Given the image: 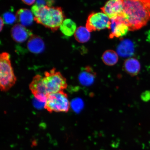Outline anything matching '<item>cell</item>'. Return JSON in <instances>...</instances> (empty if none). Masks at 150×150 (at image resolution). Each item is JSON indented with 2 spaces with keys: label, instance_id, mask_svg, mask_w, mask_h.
Instances as JSON below:
<instances>
[{
  "label": "cell",
  "instance_id": "603a6c76",
  "mask_svg": "<svg viewBox=\"0 0 150 150\" xmlns=\"http://www.w3.org/2000/svg\"><path fill=\"white\" fill-rule=\"evenodd\" d=\"M4 21L3 20V19L1 17V31L2 30L4 25Z\"/></svg>",
  "mask_w": 150,
  "mask_h": 150
},
{
  "label": "cell",
  "instance_id": "7402d4cb",
  "mask_svg": "<svg viewBox=\"0 0 150 150\" xmlns=\"http://www.w3.org/2000/svg\"><path fill=\"white\" fill-rule=\"evenodd\" d=\"M22 1L26 4L31 5L35 2V0H22Z\"/></svg>",
  "mask_w": 150,
  "mask_h": 150
},
{
  "label": "cell",
  "instance_id": "8fae6325",
  "mask_svg": "<svg viewBox=\"0 0 150 150\" xmlns=\"http://www.w3.org/2000/svg\"><path fill=\"white\" fill-rule=\"evenodd\" d=\"M96 75L92 67L87 66L82 69L79 76V80L82 85L89 86L94 82Z\"/></svg>",
  "mask_w": 150,
  "mask_h": 150
},
{
  "label": "cell",
  "instance_id": "9a60e30c",
  "mask_svg": "<svg viewBox=\"0 0 150 150\" xmlns=\"http://www.w3.org/2000/svg\"><path fill=\"white\" fill-rule=\"evenodd\" d=\"M124 70L130 76H137L141 69L140 63L137 59L134 58H130L125 61L123 65Z\"/></svg>",
  "mask_w": 150,
  "mask_h": 150
},
{
  "label": "cell",
  "instance_id": "ac0fdd59",
  "mask_svg": "<svg viewBox=\"0 0 150 150\" xmlns=\"http://www.w3.org/2000/svg\"><path fill=\"white\" fill-rule=\"evenodd\" d=\"M74 36L78 42L83 43L88 42L91 35L90 32L86 27L80 26L76 29Z\"/></svg>",
  "mask_w": 150,
  "mask_h": 150
},
{
  "label": "cell",
  "instance_id": "7a4b0ae2",
  "mask_svg": "<svg viewBox=\"0 0 150 150\" xmlns=\"http://www.w3.org/2000/svg\"><path fill=\"white\" fill-rule=\"evenodd\" d=\"M34 20L52 31H57L64 20L65 16L60 7H51L37 4L32 7Z\"/></svg>",
  "mask_w": 150,
  "mask_h": 150
},
{
  "label": "cell",
  "instance_id": "ba28073f",
  "mask_svg": "<svg viewBox=\"0 0 150 150\" xmlns=\"http://www.w3.org/2000/svg\"><path fill=\"white\" fill-rule=\"evenodd\" d=\"M100 9L110 20L117 18L122 15V0H108Z\"/></svg>",
  "mask_w": 150,
  "mask_h": 150
},
{
  "label": "cell",
  "instance_id": "d6986e66",
  "mask_svg": "<svg viewBox=\"0 0 150 150\" xmlns=\"http://www.w3.org/2000/svg\"><path fill=\"white\" fill-rule=\"evenodd\" d=\"M3 19L5 23L7 24H12L16 20V16L12 13L7 12L4 14Z\"/></svg>",
  "mask_w": 150,
  "mask_h": 150
},
{
  "label": "cell",
  "instance_id": "3957f363",
  "mask_svg": "<svg viewBox=\"0 0 150 150\" xmlns=\"http://www.w3.org/2000/svg\"><path fill=\"white\" fill-rule=\"evenodd\" d=\"M17 78L11 64L10 56L7 52L0 55V88L1 91L6 92L16 84Z\"/></svg>",
  "mask_w": 150,
  "mask_h": 150
},
{
  "label": "cell",
  "instance_id": "6da1fadb",
  "mask_svg": "<svg viewBox=\"0 0 150 150\" xmlns=\"http://www.w3.org/2000/svg\"><path fill=\"white\" fill-rule=\"evenodd\" d=\"M123 12L121 16L129 31L139 30L150 19V0H122Z\"/></svg>",
  "mask_w": 150,
  "mask_h": 150
},
{
  "label": "cell",
  "instance_id": "ffe728a7",
  "mask_svg": "<svg viewBox=\"0 0 150 150\" xmlns=\"http://www.w3.org/2000/svg\"><path fill=\"white\" fill-rule=\"evenodd\" d=\"M73 108L75 111L79 112L83 107V103L81 99L78 98L73 101Z\"/></svg>",
  "mask_w": 150,
  "mask_h": 150
},
{
  "label": "cell",
  "instance_id": "2e32d148",
  "mask_svg": "<svg viewBox=\"0 0 150 150\" xmlns=\"http://www.w3.org/2000/svg\"><path fill=\"white\" fill-rule=\"evenodd\" d=\"M61 32L65 36L70 37L74 35L76 30V23L70 19H66L60 27Z\"/></svg>",
  "mask_w": 150,
  "mask_h": 150
},
{
  "label": "cell",
  "instance_id": "5b68a950",
  "mask_svg": "<svg viewBox=\"0 0 150 150\" xmlns=\"http://www.w3.org/2000/svg\"><path fill=\"white\" fill-rule=\"evenodd\" d=\"M43 81L48 94L64 91L67 87L66 79L55 68L44 73Z\"/></svg>",
  "mask_w": 150,
  "mask_h": 150
},
{
  "label": "cell",
  "instance_id": "7c38bea8",
  "mask_svg": "<svg viewBox=\"0 0 150 150\" xmlns=\"http://www.w3.org/2000/svg\"><path fill=\"white\" fill-rule=\"evenodd\" d=\"M134 43L129 39H123L120 42L117 48L118 55L121 57H130L134 53Z\"/></svg>",
  "mask_w": 150,
  "mask_h": 150
},
{
  "label": "cell",
  "instance_id": "277c9868",
  "mask_svg": "<svg viewBox=\"0 0 150 150\" xmlns=\"http://www.w3.org/2000/svg\"><path fill=\"white\" fill-rule=\"evenodd\" d=\"M70 107L68 95L64 91L48 94L44 108L50 113L67 112Z\"/></svg>",
  "mask_w": 150,
  "mask_h": 150
},
{
  "label": "cell",
  "instance_id": "5bb4252c",
  "mask_svg": "<svg viewBox=\"0 0 150 150\" xmlns=\"http://www.w3.org/2000/svg\"><path fill=\"white\" fill-rule=\"evenodd\" d=\"M16 20L20 24L24 27L30 25L34 20L33 12L28 9H19L16 12Z\"/></svg>",
  "mask_w": 150,
  "mask_h": 150
},
{
  "label": "cell",
  "instance_id": "4fadbf2b",
  "mask_svg": "<svg viewBox=\"0 0 150 150\" xmlns=\"http://www.w3.org/2000/svg\"><path fill=\"white\" fill-rule=\"evenodd\" d=\"M27 47L28 50L33 53H40L45 49L44 42L40 37L33 35L28 41Z\"/></svg>",
  "mask_w": 150,
  "mask_h": 150
},
{
  "label": "cell",
  "instance_id": "30bf717a",
  "mask_svg": "<svg viewBox=\"0 0 150 150\" xmlns=\"http://www.w3.org/2000/svg\"><path fill=\"white\" fill-rule=\"evenodd\" d=\"M11 34L15 42L19 43L25 42L33 35L31 30L20 24H16L12 27Z\"/></svg>",
  "mask_w": 150,
  "mask_h": 150
},
{
  "label": "cell",
  "instance_id": "8992f818",
  "mask_svg": "<svg viewBox=\"0 0 150 150\" xmlns=\"http://www.w3.org/2000/svg\"><path fill=\"white\" fill-rule=\"evenodd\" d=\"M111 21L108 17L104 13L93 12L88 17L86 27L91 32L107 29H110Z\"/></svg>",
  "mask_w": 150,
  "mask_h": 150
},
{
  "label": "cell",
  "instance_id": "44dd1931",
  "mask_svg": "<svg viewBox=\"0 0 150 150\" xmlns=\"http://www.w3.org/2000/svg\"><path fill=\"white\" fill-rule=\"evenodd\" d=\"M141 98L142 100L147 102L150 99V92L149 91H145L142 94Z\"/></svg>",
  "mask_w": 150,
  "mask_h": 150
},
{
  "label": "cell",
  "instance_id": "e0dca14e",
  "mask_svg": "<svg viewBox=\"0 0 150 150\" xmlns=\"http://www.w3.org/2000/svg\"><path fill=\"white\" fill-rule=\"evenodd\" d=\"M102 61L105 64L112 66L117 63L119 57L117 52L112 50L105 51L102 56Z\"/></svg>",
  "mask_w": 150,
  "mask_h": 150
},
{
  "label": "cell",
  "instance_id": "9c48e42d",
  "mask_svg": "<svg viewBox=\"0 0 150 150\" xmlns=\"http://www.w3.org/2000/svg\"><path fill=\"white\" fill-rule=\"evenodd\" d=\"M110 38H121L127 34L129 28L121 16L110 20Z\"/></svg>",
  "mask_w": 150,
  "mask_h": 150
},
{
  "label": "cell",
  "instance_id": "52a82bcc",
  "mask_svg": "<svg viewBox=\"0 0 150 150\" xmlns=\"http://www.w3.org/2000/svg\"><path fill=\"white\" fill-rule=\"evenodd\" d=\"M32 93L37 100L45 103L48 95L43 81V76L38 74L34 77L29 85Z\"/></svg>",
  "mask_w": 150,
  "mask_h": 150
}]
</instances>
